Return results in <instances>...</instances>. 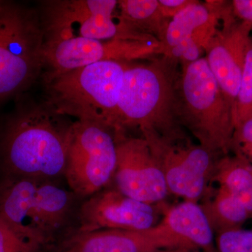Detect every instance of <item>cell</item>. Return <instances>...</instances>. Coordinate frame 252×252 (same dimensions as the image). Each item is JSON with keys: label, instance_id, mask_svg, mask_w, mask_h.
I'll return each mask as SVG.
<instances>
[{"label": "cell", "instance_id": "6da1fadb", "mask_svg": "<svg viewBox=\"0 0 252 252\" xmlns=\"http://www.w3.org/2000/svg\"><path fill=\"white\" fill-rule=\"evenodd\" d=\"M72 124L44 102H20L0 140L4 165L32 180L64 174Z\"/></svg>", "mask_w": 252, "mask_h": 252}, {"label": "cell", "instance_id": "7a4b0ae2", "mask_svg": "<svg viewBox=\"0 0 252 252\" xmlns=\"http://www.w3.org/2000/svg\"><path fill=\"white\" fill-rule=\"evenodd\" d=\"M179 63L165 56L147 64L129 63L119 94L115 135H126L132 128L162 136L187 132L180 121Z\"/></svg>", "mask_w": 252, "mask_h": 252}, {"label": "cell", "instance_id": "3957f363", "mask_svg": "<svg viewBox=\"0 0 252 252\" xmlns=\"http://www.w3.org/2000/svg\"><path fill=\"white\" fill-rule=\"evenodd\" d=\"M130 63L102 61L67 72H46L44 102L60 115L101 124L114 132L123 78Z\"/></svg>", "mask_w": 252, "mask_h": 252}, {"label": "cell", "instance_id": "277c9868", "mask_svg": "<svg viewBox=\"0 0 252 252\" xmlns=\"http://www.w3.org/2000/svg\"><path fill=\"white\" fill-rule=\"evenodd\" d=\"M182 64L180 81V121L197 142L217 157L231 152L233 110L206 59Z\"/></svg>", "mask_w": 252, "mask_h": 252}, {"label": "cell", "instance_id": "5b68a950", "mask_svg": "<svg viewBox=\"0 0 252 252\" xmlns=\"http://www.w3.org/2000/svg\"><path fill=\"white\" fill-rule=\"evenodd\" d=\"M38 9L0 0V101L23 94L44 67Z\"/></svg>", "mask_w": 252, "mask_h": 252}, {"label": "cell", "instance_id": "8992f818", "mask_svg": "<svg viewBox=\"0 0 252 252\" xmlns=\"http://www.w3.org/2000/svg\"><path fill=\"white\" fill-rule=\"evenodd\" d=\"M38 9L45 41L94 40L159 41L131 28L116 11L117 0H48ZM160 42V41H159Z\"/></svg>", "mask_w": 252, "mask_h": 252}, {"label": "cell", "instance_id": "52a82bcc", "mask_svg": "<svg viewBox=\"0 0 252 252\" xmlns=\"http://www.w3.org/2000/svg\"><path fill=\"white\" fill-rule=\"evenodd\" d=\"M142 137L163 174L169 193L198 203L207 193L220 157L194 142L188 132L169 137L145 132Z\"/></svg>", "mask_w": 252, "mask_h": 252}, {"label": "cell", "instance_id": "ba28073f", "mask_svg": "<svg viewBox=\"0 0 252 252\" xmlns=\"http://www.w3.org/2000/svg\"><path fill=\"white\" fill-rule=\"evenodd\" d=\"M117 162L114 131L96 123H73L64 175L76 193L87 196L100 191L114 177Z\"/></svg>", "mask_w": 252, "mask_h": 252}, {"label": "cell", "instance_id": "9c48e42d", "mask_svg": "<svg viewBox=\"0 0 252 252\" xmlns=\"http://www.w3.org/2000/svg\"><path fill=\"white\" fill-rule=\"evenodd\" d=\"M46 72L61 73L102 61L132 62L161 54L159 41L71 39L44 41Z\"/></svg>", "mask_w": 252, "mask_h": 252}, {"label": "cell", "instance_id": "30bf717a", "mask_svg": "<svg viewBox=\"0 0 252 252\" xmlns=\"http://www.w3.org/2000/svg\"><path fill=\"white\" fill-rule=\"evenodd\" d=\"M117 189L142 203L158 205L169 195L163 174L144 137L115 135Z\"/></svg>", "mask_w": 252, "mask_h": 252}, {"label": "cell", "instance_id": "8fae6325", "mask_svg": "<svg viewBox=\"0 0 252 252\" xmlns=\"http://www.w3.org/2000/svg\"><path fill=\"white\" fill-rule=\"evenodd\" d=\"M158 205L138 201L117 188L99 191L81 207L79 233L149 229L161 221Z\"/></svg>", "mask_w": 252, "mask_h": 252}, {"label": "cell", "instance_id": "7c38bea8", "mask_svg": "<svg viewBox=\"0 0 252 252\" xmlns=\"http://www.w3.org/2000/svg\"><path fill=\"white\" fill-rule=\"evenodd\" d=\"M220 1L202 4L193 1L174 16L167 24L160 41L162 56L185 64L202 58L209 43L216 34L220 20Z\"/></svg>", "mask_w": 252, "mask_h": 252}, {"label": "cell", "instance_id": "4fadbf2b", "mask_svg": "<svg viewBox=\"0 0 252 252\" xmlns=\"http://www.w3.org/2000/svg\"><path fill=\"white\" fill-rule=\"evenodd\" d=\"M252 26L235 18L223 22L205 52L207 64L233 110L238 95Z\"/></svg>", "mask_w": 252, "mask_h": 252}, {"label": "cell", "instance_id": "5bb4252c", "mask_svg": "<svg viewBox=\"0 0 252 252\" xmlns=\"http://www.w3.org/2000/svg\"><path fill=\"white\" fill-rule=\"evenodd\" d=\"M168 248L193 250L160 221L147 230H104L81 234L69 252H151Z\"/></svg>", "mask_w": 252, "mask_h": 252}, {"label": "cell", "instance_id": "9a60e30c", "mask_svg": "<svg viewBox=\"0 0 252 252\" xmlns=\"http://www.w3.org/2000/svg\"><path fill=\"white\" fill-rule=\"evenodd\" d=\"M38 182L22 178L5 190L0 200V217L15 233L34 249L49 239L35 208Z\"/></svg>", "mask_w": 252, "mask_h": 252}, {"label": "cell", "instance_id": "2e32d148", "mask_svg": "<svg viewBox=\"0 0 252 252\" xmlns=\"http://www.w3.org/2000/svg\"><path fill=\"white\" fill-rule=\"evenodd\" d=\"M161 221L189 248L200 252H217L215 233L197 202L184 200L165 209Z\"/></svg>", "mask_w": 252, "mask_h": 252}, {"label": "cell", "instance_id": "e0dca14e", "mask_svg": "<svg viewBox=\"0 0 252 252\" xmlns=\"http://www.w3.org/2000/svg\"><path fill=\"white\" fill-rule=\"evenodd\" d=\"M212 180L238 199L252 216V164L240 156L220 158Z\"/></svg>", "mask_w": 252, "mask_h": 252}, {"label": "cell", "instance_id": "ac0fdd59", "mask_svg": "<svg viewBox=\"0 0 252 252\" xmlns=\"http://www.w3.org/2000/svg\"><path fill=\"white\" fill-rule=\"evenodd\" d=\"M200 205L215 235L241 228L252 217L238 199L220 187L213 196Z\"/></svg>", "mask_w": 252, "mask_h": 252}, {"label": "cell", "instance_id": "d6986e66", "mask_svg": "<svg viewBox=\"0 0 252 252\" xmlns=\"http://www.w3.org/2000/svg\"><path fill=\"white\" fill-rule=\"evenodd\" d=\"M119 11L123 21L139 32L161 41L170 20L162 16L158 0H121Z\"/></svg>", "mask_w": 252, "mask_h": 252}, {"label": "cell", "instance_id": "ffe728a7", "mask_svg": "<svg viewBox=\"0 0 252 252\" xmlns=\"http://www.w3.org/2000/svg\"><path fill=\"white\" fill-rule=\"evenodd\" d=\"M70 203L69 194L65 190L50 184L37 183L36 211L41 226L49 238L64 223Z\"/></svg>", "mask_w": 252, "mask_h": 252}, {"label": "cell", "instance_id": "44dd1931", "mask_svg": "<svg viewBox=\"0 0 252 252\" xmlns=\"http://www.w3.org/2000/svg\"><path fill=\"white\" fill-rule=\"evenodd\" d=\"M252 118V39L245 58L240 88L233 107L234 130Z\"/></svg>", "mask_w": 252, "mask_h": 252}, {"label": "cell", "instance_id": "7402d4cb", "mask_svg": "<svg viewBox=\"0 0 252 252\" xmlns=\"http://www.w3.org/2000/svg\"><path fill=\"white\" fill-rule=\"evenodd\" d=\"M217 252H252V230H227L215 235Z\"/></svg>", "mask_w": 252, "mask_h": 252}, {"label": "cell", "instance_id": "603a6c76", "mask_svg": "<svg viewBox=\"0 0 252 252\" xmlns=\"http://www.w3.org/2000/svg\"><path fill=\"white\" fill-rule=\"evenodd\" d=\"M231 152L252 164V118L235 129Z\"/></svg>", "mask_w": 252, "mask_h": 252}, {"label": "cell", "instance_id": "cb8c5ba5", "mask_svg": "<svg viewBox=\"0 0 252 252\" xmlns=\"http://www.w3.org/2000/svg\"><path fill=\"white\" fill-rule=\"evenodd\" d=\"M35 250L15 233L0 217V252H34Z\"/></svg>", "mask_w": 252, "mask_h": 252}, {"label": "cell", "instance_id": "d4e9b609", "mask_svg": "<svg viewBox=\"0 0 252 252\" xmlns=\"http://www.w3.org/2000/svg\"><path fill=\"white\" fill-rule=\"evenodd\" d=\"M193 1V0H158V4L162 16L170 20Z\"/></svg>", "mask_w": 252, "mask_h": 252}, {"label": "cell", "instance_id": "484cf974", "mask_svg": "<svg viewBox=\"0 0 252 252\" xmlns=\"http://www.w3.org/2000/svg\"><path fill=\"white\" fill-rule=\"evenodd\" d=\"M231 6L235 18L252 26V0H233Z\"/></svg>", "mask_w": 252, "mask_h": 252}, {"label": "cell", "instance_id": "4316f807", "mask_svg": "<svg viewBox=\"0 0 252 252\" xmlns=\"http://www.w3.org/2000/svg\"><path fill=\"white\" fill-rule=\"evenodd\" d=\"M151 252H200L198 250H190L185 248H168L159 249Z\"/></svg>", "mask_w": 252, "mask_h": 252}, {"label": "cell", "instance_id": "83f0119b", "mask_svg": "<svg viewBox=\"0 0 252 252\" xmlns=\"http://www.w3.org/2000/svg\"></svg>", "mask_w": 252, "mask_h": 252}]
</instances>
